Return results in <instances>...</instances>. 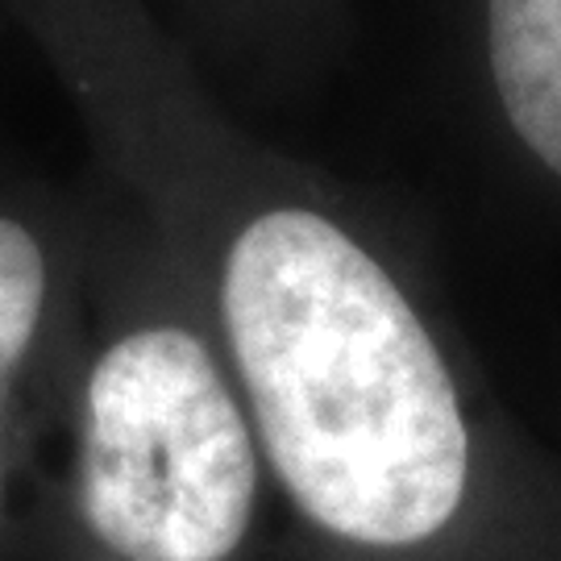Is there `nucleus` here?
<instances>
[{
  "label": "nucleus",
  "instance_id": "nucleus-2",
  "mask_svg": "<svg viewBox=\"0 0 561 561\" xmlns=\"http://www.w3.org/2000/svg\"><path fill=\"white\" fill-rule=\"evenodd\" d=\"M259 458L187 329L121 337L83 396L80 512L125 561H225L254 516Z\"/></svg>",
  "mask_w": 561,
  "mask_h": 561
},
{
  "label": "nucleus",
  "instance_id": "nucleus-3",
  "mask_svg": "<svg viewBox=\"0 0 561 561\" xmlns=\"http://www.w3.org/2000/svg\"><path fill=\"white\" fill-rule=\"evenodd\" d=\"M486 71L520 150L561 183V0H482Z\"/></svg>",
  "mask_w": 561,
  "mask_h": 561
},
{
  "label": "nucleus",
  "instance_id": "nucleus-1",
  "mask_svg": "<svg viewBox=\"0 0 561 561\" xmlns=\"http://www.w3.org/2000/svg\"><path fill=\"white\" fill-rule=\"evenodd\" d=\"M225 333L262 445L304 516L341 541L437 537L470 486V424L437 341L358 241L275 208L238 233Z\"/></svg>",
  "mask_w": 561,
  "mask_h": 561
},
{
  "label": "nucleus",
  "instance_id": "nucleus-4",
  "mask_svg": "<svg viewBox=\"0 0 561 561\" xmlns=\"http://www.w3.org/2000/svg\"><path fill=\"white\" fill-rule=\"evenodd\" d=\"M46 300V262L30 229L0 217V387L30 350Z\"/></svg>",
  "mask_w": 561,
  "mask_h": 561
}]
</instances>
